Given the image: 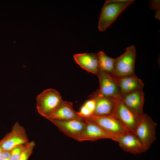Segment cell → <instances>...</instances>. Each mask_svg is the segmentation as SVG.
Here are the masks:
<instances>
[{
	"label": "cell",
	"instance_id": "cell-1",
	"mask_svg": "<svg viewBox=\"0 0 160 160\" xmlns=\"http://www.w3.org/2000/svg\"><path fill=\"white\" fill-rule=\"evenodd\" d=\"M132 0H108L102 8L98 24L99 31H105L121 13L133 1Z\"/></svg>",
	"mask_w": 160,
	"mask_h": 160
},
{
	"label": "cell",
	"instance_id": "cell-2",
	"mask_svg": "<svg viewBox=\"0 0 160 160\" xmlns=\"http://www.w3.org/2000/svg\"><path fill=\"white\" fill-rule=\"evenodd\" d=\"M136 50L131 45L126 48L125 52L115 58L113 76L118 78L135 74Z\"/></svg>",
	"mask_w": 160,
	"mask_h": 160
},
{
	"label": "cell",
	"instance_id": "cell-3",
	"mask_svg": "<svg viewBox=\"0 0 160 160\" xmlns=\"http://www.w3.org/2000/svg\"><path fill=\"white\" fill-rule=\"evenodd\" d=\"M157 123L148 115L142 116L134 132L147 150L156 140Z\"/></svg>",
	"mask_w": 160,
	"mask_h": 160
},
{
	"label": "cell",
	"instance_id": "cell-4",
	"mask_svg": "<svg viewBox=\"0 0 160 160\" xmlns=\"http://www.w3.org/2000/svg\"><path fill=\"white\" fill-rule=\"evenodd\" d=\"M63 100L60 93L49 89L44 90L36 97V109L39 113L45 117L55 109Z\"/></svg>",
	"mask_w": 160,
	"mask_h": 160
},
{
	"label": "cell",
	"instance_id": "cell-5",
	"mask_svg": "<svg viewBox=\"0 0 160 160\" xmlns=\"http://www.w3.org/2000/svg\"><path fill=\"white\" fill-rule=\"evenodd\" d=\"M29 142L25 128L19 122H15L11 131L0 140V146L3 151H10L14 148Z\"/></svg>",
	"mask_w": 160,
	"mask_h": 160
},
{
	"label": "cell",
	"instance_id": "cell-6",
	"mask_svg": "<svg viewBox=\"0 0 160 160\" xmlns=\"http://www.w3.org/2000/svg\"><path fill=\"white\" fill-rule=\"evenodd\" d=\"M114 98L115 106L111 115L118 119L129 131L134 133L140 119L125 105L120 95Z\"/></svg>",
	"mask_w": 160,
	"mask_h": 160
},
{
	"label": "cell",
	"instance_id": "cell-7",
	"mask_svg": "<svg viewBox=\"0 0 160 160\" xmlns=\"http://www.w3.org/2000/svg\"><path fill=\"white\" fill-rule=\"evenodd\" d=\"M111 140L117 142L124 151L133 154H140L147 151L134 133L131 132L113 135Z\"/></svg>",
	"mask_w": 160,
	"mask_h": 160
},
{
	"label": "cell",
	"instance_id": "cell-8",
	"mask_svg": "<svg viewBox=\"0 0 160 160\" xmlns=\"http://www.w3.org/2000/svg\"><path fill=\"white\" fill-rule=\"evenodd\" d=\"M83 118L95 123L105 131L113 135H119L130 132L112 115L102 116H92Z\"/></svg>",
	"mask_w": 160,
	"mask_h": 160
},
{
	"label": "cell",
	"instance_id": "cell-9",
	"mask_svg": "<svg viewBox=\"0 0 160 160\" xmlns=\"http://www.w3.org/2000/svg\"><path fill=\"white\" fill-rule=\"evenodd\" d=\"M49 120L66 136L76 140L82 132L85 124V120L83 118L66 120Z\"/></svg>",
	"mask_w": 160,
	"mask_h": 160
},
{
	"label": "cell",
	"instance_id": "cell-10",
	"mask_svg": "<svg viewBox=\"0 0 160 160\" xmlns=\"http://www.w3.org/2000/svg\"><path fill=\"white\" fill-rule=\"evenodd\" d=\"M125 105L139 119L144 113L143 108L144 94L143 89H140L120 95Z\"/></svg>",
	"mask_w": 160,
	"mask_h": 160
},
{
	"label": "cell",
	"instance_id": "cell-11",
	"mask_svg": "<svg viewBox=\"0 0 160 160\" xmlns=\"http://www.w3.org/2000/svg\"><path fill=\"white\" fill-rule=\"evenodd\" d=\"M100 84V88L96 92L107 97L115 98L119 95L116 79L113 76L100 70L96 75Z\"/></svg>",
	"mask_w": 160,
	"mask_h": 160
},
{
	"label": "cell",
	"instance_id": "cell-12",
	"mask_svg": "<svg viewBox=\"0 0 160 160\" xmlns=\"http://www.w3.org/2000/svg\"><path fill=\"white\" fill-rule=\"evenodd\" d=\"M84 119L85 120V127L76 140L81 142L94 141L102 139H111L113 135L108 133L93 122Z\"/></svg>",
	"mask_w": 160,
	"mask_h": 160
},
{
	"label": "cell",
	"instance_id": "cell-13",
	"mask_svg": "<svg viewBox=\"0 0 160 160\" xmlns=\"http://www.w3.org/2000/svg\"><path fill=\"white\" fill-rule=\"evenodd\" d=\"M90 97H93L96 99L95 107L92 116H102L112 115L115 105L114 98L103 96L96 91L91 95Z\"/></svg>",
	"mask_w": 160,
	"mask_h": 160
},
{
	"label": "cell",
	"instance_id": "cell-14",
	"mask_svg": "<svg viewBox=\"0 0 160 160\" xmlns=\"http://www.w3.org/2000/svg\"><path fill=\"white\" fill-rule=\"evenodd\" d=\"M45 118L48 119L66 120L82 118L73 109V104L70 102L63 100L54 111Z\"/></svg>",
	"mask_w": 160,
	"mask_h": 160
},
{
	"label": "cell",
	"instance_id": "cell-15",
	"mask_svg": "<svg viewBox=\"0 0 160 160\" xmlns=\"http://www.w3.org/2000/svg\"><path fill=\"white\" fill-rule=\"evenodd\" d=\"M74 59L81 68L96 75L100 69L97 53H85L75 54Z\"/></svg>",
	"mask_w": 160,
	"mask_h": 160
},
{
	"label": "cell",
	"instance_id": "cell-16",
	"mask_svg": "<svg viewBox=\"0 0 160 160\" xmlns=\"http://www.w3.org/2000/svg\"><path fill=\"white\" fill-rule=\"evenodd\" d=\"M119 88V95L140 89L144 84L135 74L116 78Z\"/></svg>",
	"mask_w": 160,
	"mask_h": 160
},
{
	"label": "cell",
	"instance_id": "cell-17",
	"mask_svg": "<svg viewBox=\"0 0 160 160\" xmlns=\"http://www.w3.org/2000/svg\"><path fill=\"white\" fill-rule=\"evenodd\" d=\"M97 54L100 70L113 76L115 58L109 57L102 51Z\"/></svg>",
	"mask_w": 160,
	"mask_h": 160
},
{
	"label": "cell",
	"instance_id": "cell-18",
	"mask_svg": "<svg viewBox=\"0 0 160 160\" xmlns=\"http://www.w3.org/2000/svg\"><path fill=\"white\" fill-rule=\"evenodd\" d=\"M35 145L33 141L29 142L26 144L25 147L17 160H28L32 154Z\"/></svg>",
	"mask_w": 160,
	"mask_h": 160
},
{
	"label": "cell",
	"instance_id": "cell-19",
	"mask_svg": "<svg viewBox=\"0 0 160 160\" xmlns=\"http://www.w3.org/2000/svg\"><path fill=\"white\" fill-rule=\"evenodd\" d=\"M26 145L16 146L11 150L10 151V160H17L24 150Z\"/></svg>",
	"mask_w": 160,
	"mask_h": 160
},
{
	"label": "cell",
	"instance_id": "cell-20",
	"mask_svg": "<svg viewBox=\"0 0 160 160\" xmlns=\"http://www.w3.org/2000/svg\"><path fill=\"white\" fill-rule=\"evenodd\" d=\"M78 113L79 115L82 118L93 116V113L84 104L81 107Z\"/></svg>",
	"mask_w": 160,
	"mask_h": 160
},
{
	"label": "cell",
	"instance_id": "cell-21",
	"mask_svg": "<svg viewBox=\"0 0 160 160\" xmlns=\"http://www.w3.org/2000/svg\"><path fill=\"white\" fill-rule=\"evenodd\" d=\"M90 98V99L86 101L84 104L93 113V115L95 107L96 99L93 97Z\"/></svg>",
	"mask_w": 160,
	"mask_h": 160
},
{
	"label": "cell",
	"instance_id": "cell-22",
	"mask_svg": "<svg viewBox=\"0 0 160 160\" xmlns=\"http://www.w3.org/2000/svg\"><path fill=\"white\" fill-rule=\"evenodd\" d=\"M150 6L152 9H153L156 11V17L159 19L160 18V1H152L151 2Z\"/></svg>",
	"mask_w": 160,
	"mask_h": 160
},
{
	"label": "cell",
	"instance_id": "cell-23",
	"mask_svg": "<svg viewBox=\"0 0 160 160\" xmlns=\"http://www.w3.org/2000/svg\"><path fill=\"white\" fill-rule=\"evenodd\" d=\"M10 151H3L0 154V160H10Z\"/></svg>",
	"mask_w": 160,
	"mask_h": 160
},
{
	"label": "cell",
	"instance_id": "cell-24",
	"mask_svg": "<svg viewBox=\"0 0 160 160\" xmlns=\"http://www.w3.org/2000/svg\"><path fill=\"white\" fill-rule=\"evenodd\" d=\"M2 151H3V150L1 148V147L0 146V154L2 152Z\"/></svg>",
	"mask_w": 160,
	"mask_h": 160
}]
</instances>
